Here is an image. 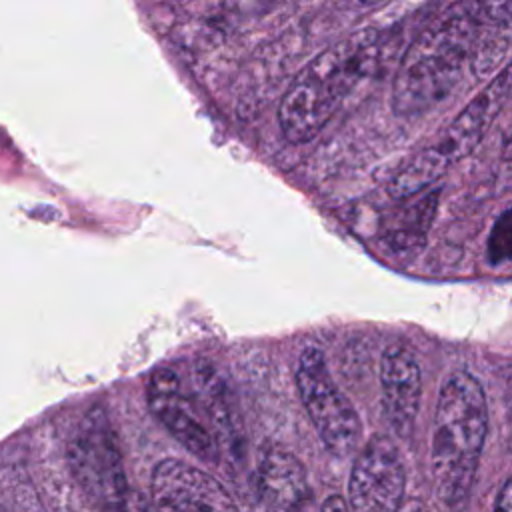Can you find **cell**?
I'll return each instance as SVG.
<instances>
[{"label": "cell", "mask_w": 512, "mask_h": 512, "mask_svg": "<svg viewBox=\"0 0 512 512\" xmlns=\"http://www.w3.org/2000/svg\"><path fill=\"white\" fill-rule=\"evenodd\" d=\"M480 26L474 4L456 2L414 36L394 76L392 104L398 114H424L446 98L474 56Z\"/></svg>", "instance_id": "obj_1"}, {"label": "cell", "mask_w": 512, "mask_h": 512, "mask_svg": "<svg viewBox=\"0 0 512 512\" xmlns=\"http://www.w3.org/2000/svg\"><path fill=\"white\" fill-rule=\"evenodd\" d=\"M380 56V34L360 30L316 54L286 88L278 124L290 144L316 138L352 88L364 80Z\"/></svg>", "instance_id": "obj_2"}, {"label": "cell", "mask_w": 512, "mask_h": 512, "mask_svg": "<svg viewBox=\"0 0 512 512\" xmlns=\"http://www.w3.org/2000/svg\"><path fill=\"white\" fill-rule=\"evenodd\" d=\"M488 430V406L480 382L468 372H454L440 388L430 468L440 502L458 510L468 500Z\"/></svg>", "instance_id": "obj_3"}, {"label": "cell", "mask_w": 512, "mask_h": 512, "mask_svg": "<svg viewBox=\"0 0 512 512\" xmlns=\"http://www.w3.org/2000/svg\"><path fill=\"white\" fill-rule=\"evenodd\" d=\"M512 90V62L506 64L470 102L394 172L388 194L396 200L430 188L452 164L466 158L486 136Z\"/></svg>", "instance_id": "obj_4"}, {"label": "cell", "mask_w": 512, "mask_h": 512, "mask_svg": "<svg viewBox=\"0 0 512 512\" xmlns=\"http://www.w3.org/2000/svg\"><path fill=\"white\" fill-rule=\"evenodd\" d=\"M66 460L72 478L86 498L104 512H122L128 502V480L116 434L96 410L86 416L68 440Z\"/></svg>", "instance_id": "obj_5"}, {"label": "cell", "mask_w": 512, "mask_h": 512, "mask_svg": "<svg viewBox=\"0 0 512 512\" xmlns=\"http://www.w3.org/2000/svg\"><path fill=\"white\" fill-rule=\"evenodd\" d=\"M296 388L300 400L328 452L338 458L350 456L362 438V424L336 386L320 350L306 348L296 364Z\"/></svg>", "instance_id": "obj_6"}, {"label": "cell", "mask_w": 512, "mask_h": 512, "mask_svg": "<svg viewBox=\"0 0 512 512\" xmlns=\"http://www.w3.org/2000/svg\"><path fill=\"white\" fill-rule=\"evenodd\" d=\"M404 464L386 436H372L358 452L348 480L350 512H396L404 496Z\"/></svg>", "instance_id": "obj_7"}, {"label": "cell", "mask_w": 512, "mask_h": 512, "mask_svg": "<svg viewBox=\"0 0 512 512\" xmlns=\"http://www.w3.org/2000/svg\"><path fill=\"white\" fill-rule=\"evenodd\" d=\"M150 484L158 512H240L216 478L182 460L158 462Z\"/></svg>", "instance_id": "obj_8"}, {"label": "cell", "mask_w": 512, "mask_h": 512, "mask_svg": "<svg viewBox=\"0 0 512 512\" xmlns=\"http://www.w3.org/2000/svg\"><path fill=\"white\" fill-rule=\"evenodd\" d=\"M146 396L152 414L188 452L202 460H214L216 438L200 420L198 404L182 392L174 370L156 368L148 378Z\"/></svg>", "instance_id": "obj_9"}, {"label": "cell", "mask_w": 512, "mask_h": 512, "mask_svg": "<svg viewBox=\"0 0 512 512\" xmlns=\"http://www.w3.org/2000/svg\"><path fill=\"white\" fill-rule=\"evenodd\" d=\"M384 416L400 438H410L422 396V376L416 356L406 346H390L380 364Z\"/></svg>", "instance_id": "obj_10"}, {"label": "cell", "mask_w": 512, "mask_h": 512, "mask_svg": "<svg viewBox=\"0 0 512 512\" xmlns=\"http://www.w3.org/2000/svg\"><path fill=\"white\" fill-rule=\"evenodd\" d=\"M258 492L274 512H300L310 502L306 468L288 450L268 448L258 462Z\"/></svg>", "instance_id": "obj_11"}, {"label": "cell", "mask_w": 512, "mask_h": 512, "mask_svg": "<svg viewBox=\"0 0 512 512\" xmlns=\"http://www.w3.org/2000/svg\"><path fill=\"white\" fill-rule=\"evenodd\" d=\"M438 198L440 190L432 186L418 194L400 198L398 206L380 220V242L384 248L394 256L418 252L432 226Z\"/></svg>", "instance_id": "obj_12"}, {"label": "cell", "mask_w": 512, "mask_h": 512, "mask_svg": "<svg viewBox=\"0 0 512 512\" xmlns=\"http://www.w3.org/2000/svg\"><path fill=\"white\" fill-rule=\"evenodd\" d=\"M192 380L198 392V406H202V410L210 416V422L214 424L216 442H222L230 450L240 448V426L234 424L232 404L226 396V388L220 382V378L206 364H200Z\"/></svg>", "instance_id": "obj_13"}, {"label": "cell", "mask_w": 512, "mask_h": 512, "mask_svg": "<svg viewBox=\"0 0 512 512\" xmlns=\"http://www.w3.org/2000/svg\"><path fill=\"white\" fill-rule=\"evenodd\" d=\"M488 260L502 264L512 260V208H506L488 234Z\"/></svg>", "instance_id": "obj_14"}, {"label": "cell", "mask_w": 512, "mask_h": 512, "mask_svg": "<svg viewBox=\"0 0 512 512\" xmlns=\"http://www.w3.org/2000/svg\"><path fill=\"white\" fill-rule=\"evenodd\" d=\"M482 24L504 30L512 26V0H474Z\"/></svg>", "instance_id": "obj_15"}, {"label": "cell", "mask_w": 512, "mask_h": 512, "mask_svg": "<svg viewBox=\"0 0 512 512\" xmlns=\"http://www.w3.org/2000/svg\"><path fill=\"white\" fill-rule=\"evenodd\" d=\"M494 512H512V478H508L506 484L502 486V490L496 498Z\"/></svg>", "instance_id": "obj_16"}, {"label": "cell", "mask_w": 512, "mask_h": 512, "mask_svg": "<svg viewBox=\"0 0 512 512\" xmlns=\"http://www.w3.org/2000/svg\"><path fill=\"white\" fill-rule=\"evenodd\" d=\"M320 512H350V508H348V502L344 498L330 496V498L324 500Z\"/></svg>", "instance_id": "obj_17"}, {"label": "cell", "mask_w": 512, "mask_h": 512, "mask_svg": "<svg viewBox=\"0 0 512 512\" xmlns=\"http://www.w3.org/2000/svg\"><path fill=\"white\" fill-rule=\"evenodd\" d=\"M396 512H428V510L420 500H408V502H402V506Z\"/></svg>", "instance_id": "obj_18"}, {"label": "cell", "mask_w": 512, "mask_h": 512, "mask_svg": "<svg viewBox=\"0 0 512 512\" xmlns=\"http://www.w3.org/2000/svg\"><path fill=\"white\" fill-rule=\"evenodd\" d=\"M136 512H158V508L152 504V502H140L138 506H136Z\"/></svg>", "instance_id": "obj_19"}, {"label": "cell", "mask_w": 512, "mask_h": 512, "mask_svg": "<svg viewBox=\"0 0 512 512\" xmlns=\"http://www.w3.org/2000/svg\"><path fill=\"white\" fill-rule=\"evenodd\" d=\"M354 6H362V8H366V6H376V4H380V2H386V0H350Z\"/></svg>", "instance_id": "obj_20"}, {"label": "cell", "mask_w": 512, "mask_h": 512, "mask_svg": "<svg viewBox=\"0 0 512 512\" xmlns=\"http://www.w3.org/2000/svg\"><path fill=\"white\" fill-rule=\"evenodd\" d=\"M0 512H4V510H0Z\"/></svg>", "instance_id": "obj_21"}]
</instances>
